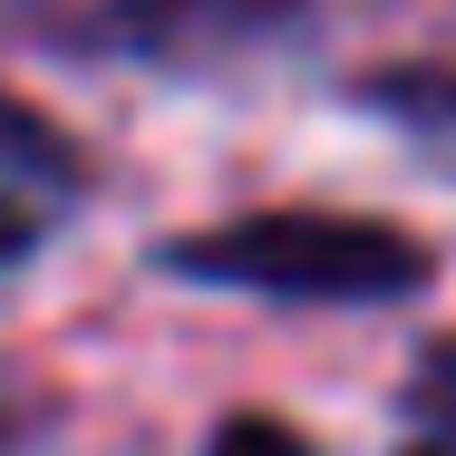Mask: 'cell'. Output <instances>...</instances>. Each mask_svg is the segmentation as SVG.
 <instances>
[{"label":"cell","mask_w":456,"mask_h":456,"mask_svg":"<svg viewBox=\"0 0 456 456\" xmlns=\"http://www.w3.org/2000/svg\"><path fill=\"white\" fill-rule=\"evenodd\" d=\"M20 437H29V418H20V408H10V398H0V456L20 447Z\"/></svg>","instance_id":"9"},{"label":"cell","mask_w":456,"mask_h":456,"mask_svg":"<svg viewBox=\"0 0 456 456\" xmlns=\"http://www.w3.org/2000/svg\"><path fill=\"white\" fill-rule=\"evenodd\" d=\"M350 97L379 107V117H398V126L456 136V59H388V69H360Z\"/></svg>","instance_id":"3"},{"label":"cell","mask_w":456,"mask_h":456,"mask_svg":"<svg viewBox=\"0 0 456 456\" xmlns=\"http://www.w3.org/2000/svg\"><path fill=\"white\" fill-rule=\"evenodd\" d=\"M156 273L214 281V291H263V301H418L437 281V253L388 224V214H340V204H263V214H224L156 243Z\"/></svg>","instance_id":"1"},{"label":"cell","mask_w":456,"mask_h":456,"mask_svg":"<svg viewBox=\"0 0 456 456\" xmlns=\"http://www.w3.org/2000/svg\"><path fill=\"white\" fill-rule=\"evenodd\" d=\"M398 456H456V437H437V428H418V437H408Z\"/></svg>","instance_id":"8"},{"label":"cell","mask_w":456,"mask_h":456,"mask_svg":"<svg viewBox=\"0 0 456 456\" xmlns=\"http://www.w3.org/2000/svg\"><path fill=\"white\" fill-rule=\"evenodd\" d=\"M408 418L437 428V437H456V340H428L418 350V369H408Z\"/></svg>","instance_id":"6"},{"label":"cell","mask_w":456,"mask_h":456,"mask_svg":"<svg viewBox=\"0 0 456 456\" xmlns=\"http://www.w3.org/2000/svg\"><path fill=\"white\" fill-rule=\"evenodd\" d=\"M204 456H321L291 418H273V408H233L214 437H204Z\"/></svg>","instance_id":"5"},{"label":"cell","mask_w":456,"mask_h":456,"mask_svg":"<svg viewBox=\"0 0 456 456\" xmlns=\"http://www.w3.org/2000/svg\"><path fill=\"white\" fill-rule=\"evenodd\" d=\"M311 20V0H78L59 39L78 59H126V69H224L253 59Z\"/></svg>","instance_id":"2"},{"label":"cell","mask_w":456,"mask_h":456,"mask_svg":"<svg viewBox=\"0 0 456 456\" xmlns=\"http://www.w3.org/2000/svg\"><path fill=\"white\" fill-rule=\"evenodd\" d=\"M39 233H49V224H39L20 194H0V263H29V253H39Z\"/></svg>","instance_id":"7"},{"label":"cell","mask_w":456,"mask_h":456,"mask_svg":"<svg viewBox=\"0 0 456 456\" xmlns=\"http://www.w3.org/2000/svg\"><path fill=\"white\" fill-rule=\"evenodd\" d=\"M78 175H88L78 136H69L49 107H29V97L0 88V184H78Z\"/></svg>","instance_id":"4"}]
</instances>
